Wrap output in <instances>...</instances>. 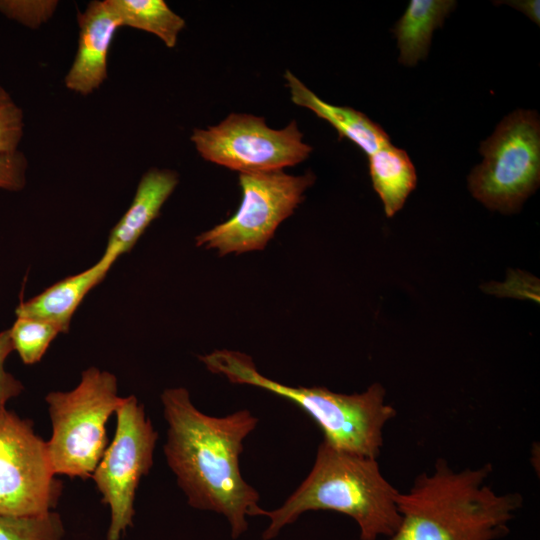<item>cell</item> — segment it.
I'll list each match as a JSON object with an SVG mask.
<instances>
[{
  "mask_svg": "<svg viewBox=\"0 0 540 540\" xmlns=\"http://www.w3.org/2000/svg\"><path fill=\"white\" fill-rule=\"evenodd\" d=\"M27 166L26 157L20 151L0 154V189L21 190L26 183Z\"/></svg>",
  "mask_w": 540,
  "mask_h": 540,
  "instance_id": "7402d4cb",
  "label": "cell"
},
{
  "mask_svg": "<svg viewBox=\"0 0 540 540\" xmlns=\"http://www.w3.org/2000/svg\"><path fill=\"white\" fill-rule=\"evenodd\" d=\"M64 526L50 511L32 516L0 515V540H61Z\"/></svg>",
  "mask_w": 540,
  "mask_h": 540,
  "instance_id": "d6986e66",
  "label": "cell"
},
{
  "mask_svg": "<svg viewBox=\"0 0 540 540\" xmlns=\"http://www.w3.org/2000/svg\"><path fill=\"white\" fill-rule=\"evenodd\" d=\"M453 0H411L392 32L397 39L399 62L414 66L427 57L432 34L455 8Z\"/></svg>",
  "mask_w": 540,
  "mask_h": 540,
  "instance_id": "9a60e30c",
  "label": "cell"
},
{
  "mask_svg": "<svg viewBox=\"0 0 540 540\" xmlns=\"http://www.w3.org/2000/svg\"><path fill=\"white\" fill-rule=\"evenodd\" d=\"M285 79L293 103L326 120L337 130L340 137L354 142L368 156L390 144L386 132L363 113L323 101L290 71H286Z\"/></svg>",
  "mask_w": 540,
  "mask_h": 540,
  "instance_id": "5bb4252c",
  "label": "cell"
},
{
  "mask_svg": "<svg viewBox=\"0 0 540 540\" xmlns=\"http://www.w3.org/2000/svg\"><path fill=\"white\" fill-rule=\"evenodd\" d=\"M115 413L114 438L91 476L111 511L107 540H119L133 525L136 489L152 467L158 439L144 406L134 395L123 398Z\"/></svg>",
  "mask_w": 540,
  "mask_h": 540,
  "instance_id": "ba28073f",
  "label": "cell"
},
{
  "mask_svg": "<svg viewBox=\"0 0 540 540\" xmlns=\"http://www.w3.org/2000/svg\"><path fill=\"white\" fill-rule=\"evenodd\" d=\"M168 424L163 451L187 503L223 515L236 539L248 529V517L260 516L258 491L241 474L243 442L258 418L241 409L225 416L201 412L183 387L161 394Z\"/></svg>",
  "mask_w": 540,
  "mask_h": 540,
  "instance_id": "6da1fadb",
  "label": "cell"
},
{
  "mask_svg": "<svg viewBox=\"0 0 540 540\" xmlns=\"http://www.w3.org/2000/svg\"><path fill=\"white\" fill-rule=\"evenodd\" d=\"M191 141L205 160L239 174L283 170L312 151L295 121L277 130L249 114L232 113L217 125L195 129Z\"/></svg>",
  "mask_w": 540,
  "mask_h": 540,
  "instance_id": "9c48e42d",
  "label": "cell"
},
{
  "mask_svg": "<svg viewBox=\"0 0 540 540\" xmlns=\"http://www.w3.org/2000/svg\"><path fill=\"white\" fill-rule=\"evenodd\" d=\"M9 333L13 349L23 363L31 365L40 361L50 343L62 330L41 319L17 316Z\"/></svg>",
  "mask_w": 540,
  "mask_h": 540,
  "instance_id": "ac0fdd59",
  "label": "cell"
},
{
  "mask_svg": "<svg viewBox=\"0 0 540 540\" xmlns=\"http://www.w3.org/2000/svg\"><path fill=\"white\" fill-rule=\"evenodd\" d=\"M179 182L178 174L168 169L152 168L141 178L134 199L122 218L110 232L104 254L100 258L111 266L129 252Z\"/></svg>",
  "mask_w": 540,
  "mask_h": 540,
  "instance_id": "7c38bea8",
  "label": "cell"
},
{
  "mask_svg": "<svg viewBox=\"0 0 540 540\" xmlns=\"http://www.w3.org/2000/svg\"><path fill=\"white\" fill-rule=\"evenodd\" d=\"M120 20L128 26L154 34L168 48H174L185 20L163 0H107Z\"/></svg>",
  "mask_w": 540,
  "mask_h": 540,
  "instance_id": "e0dca14e",
  "label": "cell"
},
{
  "mask_svg": "<svg viewBox=\"0 0 540 540\" xmlns=\"http://www.w3.org/2000/svg\"><path fill=\"white\" fill-rule=\"evenodd\" d=\"M45 400L52 424L46 444L54 473L86 480L107 448L106 423L123 401L117 378L90 367L73 390L50 392Z\"/></svg>",
  "mask_w": 540,
  "mask_h": 540,
  "instance_id": "5b68a950",
  "label": "cell"
},
{
  "mask_svg": "<svg viewBox=\"0 0 540 540\" xmlns=\"http://www.w3.org/2000/svg\"><path fill=\"white\" fill-rule=\"evenodd\" d=\"M13 350L9 329L0 332V410L23 391L22 383L5 370V361Z\"/></svg>",
  "mask_w": 540,
  "mask_h": 540,
  "instance_id": "603a6c76",
  "label": "cell"
},
{
  "mask_svg": "<svg viewBox=\"0 0 540 540\" xmlns=\"http://www.w3.org/2000/svg\"><path fill=\"white\" fill-rule=\"evenodd\" d=\"M315 175H290L283 170L241 173L242 201L228 220L199 234L196 245L220 256L262 250L278 226L302 203Z\"/></svg>",
  "mask_w": 540,
  "mask_h": 540,
  "instance_id": "52a82bcc",
  "label": "cell"
},
{
  "mask_svg": "<svg viewBox=\"0 0 540 540\" xmlns=\"http://www.w3.org/2000/svg\"><path fill=\"white\" fill-rule=\"evenodd\" d=\"M79 40L65 86L81 95L98 89L108 76V54L120 20L107 0L92 1L78 13Z\"/></svg>",
  "mask_w": 540,
  "mask_h": 540,
  "instance_id": "8fae6325",
  "label": "cell"
},
{
  "mask_svg": "<svg viewBox=\"0 0 540 540\" xmlns=\"http://www.w3.org/2000/svg\"><path fill=\"white\" fill-rule=\"evenodd\" d=\"M369 172L386 216H394L415 189L417 175L408 154L391 143L370 156Z\"/></svg>",
  "mask_w": 540,
  "mask_h": 540,
  "instance_id": "2e32d148",
  "label": "cell"
},
{
  "mask_svg": "<svg viewBox=\"0 0 540 540\" xmlns=\"http://www.w3.org/2000/svg\"><path fill=\"white\" fill-rule=\"evenodd\" d=\"M58 5L55 0H0V12L24 26L36 29L47 22Z\"/></svg>",
  "mask_w": 540,
  "mask_h": 540,
  "instance_id": "ffe728a7",
  "label": "cell"
},
{
  "mask_svg": "<svg viewBox=\"0 0 540 540\" xmlns=\"http://www.w3.org/2000/svg\"><path fill=\"white\" fill-rule=\"evenodd\" d=\"M505 3L514 7L520 12H523L532 21H534L535 23L539 25L540 23L539 0H520V1L518 0V1H507Z\"/></svg>",
  "mask_w": 540,
  "mask_h": 540,
  "instance_id": "cb8c5ba5",
  "label": "cell"
},
{
  "mask_svg": "<svg viewBox=\"0 0 540 540\" xmlns=\"http://www.w3.org/2000/svg\"><path fill=\"white\" fill-rule=\"evenodd\" d=\"M398 493L376 458L344 452L322 441L310 472L296 490L277 509H262L260 516L270 521L262 539L272 540L305 512L322 510L353 519L360 540L390 538L401 520Z\"/></svg>",
  "mask_w": 540,
  "mask_h": 540,
  "instance_id": "3957f363",
  "label": "cell"
},
{
  "mask_svg": "<svg viewBox=\"0 0 540 540\" xmlns=\"http://www.w3.org/2000/svg\"><path fill=\"white\" fill-rule=\"evenodd\" d=\"M484 159L468 177L472 195L492 210L518 211L540 182V122L535 111L516 110L480 144Z\"/></svg>",
  "mask_w": 540,
  "mask_h": 540,
  "instance_id": "8992f818",
  "label": "cell"
},
{
  "mask_svg": "<svg viewBox=\"0 0 540 540\" xmlns=\"http://www.w3.org/2000/svg\"><path fill=\"white\" fill-rule=\"evenodd\" d=\"M492 465L454 470L439 458L431 473L416 476L396 495L401 517L388 540H497L522 507L519 493H498L487 484Z\"/></svg>",
  "mask_w": 540,
  "mask_h": 540,
  "instance_id": "7a4b0ae2",
  "label": "cell"
},
{
  "mask_svg": "<svg viewBox=\"0 0 540 540\" xmlns=\"http://www.w3.org/2000/svg\"><path fill=\"white\" fill-rule=\"evenodd\" d=\"M23 113L7 91L0 86V154L18 151L23 135Z\"/></svg>",
  "mask_w": 540,
  "mask_h": 540,
  "instance_id": "44dd1931",
  "label": "cell"
},
{
  "mask_svg": "<svg viewBox=\"0 0 540 540\" xmlns=\"http://www.w3.org/2000/svg\"><path fill=\"white\" fill-rule=\"evenodd\" d=\"M200 360L209 371L231 383L258 387L295 403L319 426L323 441L344 452L377 459L384 427L396 416L380 383L361 393L342 394L324 387H293L274 381L258 371L250 356L238 351L215 350Z\"/></svg>",
  "mask_w": 540,
  "mask_h": 540,
  "instance_id": "277c9868",
  "label": "cell"
},
{
  "mask_svg": "<svg viewBox=\"0 0 540 540\" xmlns=\"http://www.w3.org/2000/svg\"><path fill=\"white\" fill-rule=\"evenodd\" d=\"M61 492L47 444L34 432L33 423L0 410V515L53 511Z\"/></svg>",
  "mask_w": 540,
  "mask_h": 540,
  "instance_id": "30bf717a",
  "label": "cell"
},
{
  "mask_svg": "<svg viewBox=\"0 0 540 540\" xmlns=\"http://www.w3.org/2000/svg\"><path fill=\"white\" fill-rule=\"evenodd\" d=\"M111 265L99 260L92 267L51 285L37 296L20 302L16 316H28L69 330L71 318L86 294L103 280Z\"/></svg>",
  "mask_w": 540,
  "mask_h": 540,
  "instance_id": "4fadbf2b",
  "label": "cell"
}]
</instances>
